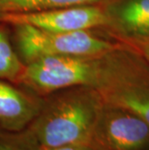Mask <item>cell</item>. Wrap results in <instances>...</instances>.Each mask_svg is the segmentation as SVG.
<instances>
[{
    "instance_id": "cell-1",
    "label": "cell",
    "mask_w": 149,
    "mask_h": 150,
    "mask_svg": "<svg viewBox=\"0 0 149 150\" xmlns=\"http://www.w3.org/2000/svg\"><path fill=\"white\" fill-rule=\"evenodd\" d=\"M104 102L94 86L53 92L44 97L39 114L27 129L41 147L88 143Z\"/></svg>"
},
{
    "instance_id": "cell-2",
    "label": "cell",
    "mask_w": 149,
    "mask_h": 150,
    "mask_svg": "<svg viewBox=\"0 0 149 150\" xmlns=\"http://www.w3.org/2000/svg\"><path fill=\"white\" fill-rule=\"evenodd\" d=\"M104 100L134 111L149 124V61L124 43L99 57L95 84Z\"/></svg>"
},
{
    "instance_id": "cell-3",
    "label": "cell",
    "mask_w": 149,
    "mask_h": 150,
    "mask_svg": "<svg viewBox=\"0 0 149 150\" xmlns=\"http://www.w3.org/2000/svg\"><path fill=\"white\" fill-rule=\"evenodd\" d=\"M12 25L15 47L24 64L44 56H100L121 44L92 30L54 32L29 24Z\"/></svg>"
},
{
    "instance_id": "cell-4",
    "label": "cell",
    "mask_w": 149,
    "mask_h": 150,
    "mask_svg": "<svg viewBox=\"0 0 149 150\" xmlns=\"http://www.w3.org/2000/svg\"><path fill=\"white\" fill-rule=\"evenodd\" d=\"M100 56H44L34 59L25 64L18 85L41 97L75 86L95 87Z\"/></svg>"
},
{
    "instance_id": "cell-5",
    "label": "cell",
    "mask_w": 149,
    "mask_h": 150,
    "mask_svg": "<svg viewBox=\"0 0 149 150\" xmlns=\"http://www.w3.org/2000/svg\"><path fill=\"white\" fill-rule=\"evenodd\" d=\"M88 143L96 150H149V124L134 111L105 101Z\"/></svg>"
},
{
    "instance_id": "cell-6",
    "label": "cell",
    "mask_w": 149,
    "mask_h": 150,
    "mask_svg": "<svg viewBox=\"0 0 149 150\" xmlns=\"http://www.w3.org/2000/svg\"><path fill=\"white\" fill-rule=\"evenodd\" d=\"M0 22L29 24L54 32H76L107 27L109 18L105 5L101 2L38 12L4 14L0 15Z\"/></svg>"
},
{
    "instance_id": "cell-7",
    "label": "cell",
    "mask_w": 149,
    "mask_h": 150,
    "mask_svg": "<svg viewBox=\"0 0 149 150\" xmlns=\"http://www.w3.org/2000/svg\"><path fill=\"white\" fill-rule=\"evenodd\" d=\"M44 97L21 85L0 79V130H25L39 114Z\"/></svg>"
},
{
    "instance_id": "cell-8",
    "label": "cell",
    "mask_w": 149,
    "mask_h": 150,
    "mask_svg": "<svg viewBox=\"0 0 149 150\" xmlns=\"http://www.w3.org/2000/svg\"><path fill=\"white\" fill-rule=\"evenodd\" d=\"M104 5L107 28L119 41L149 38V0H109Z\"/></svg>"
},
{
    "instance_id": "cell-9",
    "label": "cell",
    "mask_w": 149,
    "mask_h": 150,
    "mask_svg": "<svg viewBox=\"0 0 149 150\" xmlns=\"http://www.w3.org/2000/svg\"><path fill=\"white\" fill-rule=\"evenodd\" d=\"M103 0H0V15L97 4Z\"/></svg>"
},
{
    "instance_id": "cell-10",
    "label": "cell",
    "mask_w": 149,
    "mask_h": 150,
    "mask_svg": "<svg viewBox=\"0 0 149 150\" xmlns=\"http://www.w3.org/2000/svg\"><path fill=\"white\" fill-rule=\"evenodd\" d=\"M24 62L13 46L5 28L0 26V79L20 84Z\"/></svg>"
},
{
    "instance_id": "cell-11",
    "label": "cell",
    "mask_w": 149,
    "mask_h": 150,
    "mask_svg": "<svg viewBox=\"0 0 149 150\" xmlns=\"http://www.w3.org/2000/svg\"><path fill=\"white\" fill-rule=\"evenodd\" d=\"M41 146L27 128L20 132L0 130V150H40Z\"/></svg>"
},
{
    "instance_id": "cell-12",
    "label": "cell",
    "mask_w": 149,
    "mask_h": 150,
    "mask_svg": "<svg viewBox=\"0 0 149 150\" xmlns=\"http://www.w3.org/2000/svg\"><path fill=\"white\" fill-rule=\"evenodd\" d=\"M127 46L134 49L141 54L145 59L149 61V38L148 39H138V40H120Z\"/></svg>"
},
{
    "instance_id": "cell-13",
    "label": "cell",
    "mask_w": 149,
    "mask_h": 150,
    "mask_svg": "<svg viewBox=\"0 0 149 150\" xmlns=\"http://www.w3.org/2000/svg\"><path fill=\"white\" fill-rule=\"evenodd\" d=\"M40 150H96L89 143H71L55 146V147H41Z\"/></svg>"
}]
</instances>
